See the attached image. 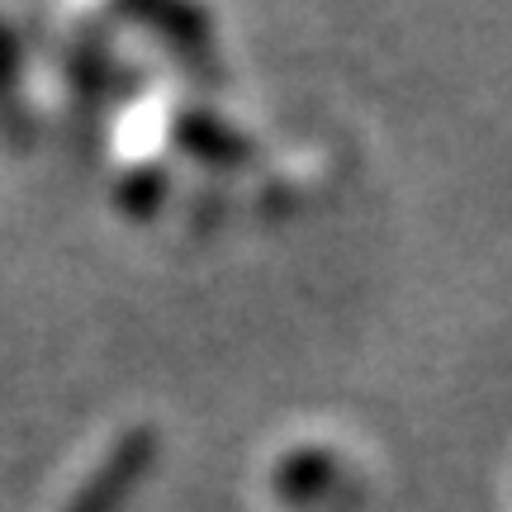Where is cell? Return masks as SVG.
Here are the masks:
<instances>
[{
	"mask_svg": "<svg viewBox=\"0 0 512 512\" xmlns=\"http://www.w3.org/2000/svg\"><path fill=\"white\" fill-rule=\"evenodd\" d=\"M0 138L10 147L34 143V114L24 100V43L0 15Z\"/></svg>",
	"mask_w": 512,
	"mask_h": 512,
	"instance_id": "cell-5",
	"label": "cell"
},
{
	"mask_svg": "<svg viewBox=\"0 0 512 512\" xmlns=\"http://www.w3.org/2000/svg\"><path fill=\"white\" fill-rule=\"evenodd\" d=\"M128 19H143L152 34L162 38L166 48L185 62H214V19L195 10V5H171V0H157V5H128Z\"/></svg>",
	"mask_w": 512,
	"mask_h": 512,
	"instance_id": "cell-4",
	"label": "cell"
},
{
	"mask_svg": "<svg viewBox=\"0 0 512 512\" xmlns=\"http://www.w3.org/2000/svg\"><path fill=\"white\" fill-rule=\"evenodd\" d=\"M171 138L181 152H190L195 162L219 166V171H233V166H247L256 157V143L242 133L238 124H228L219 110L209 105H181L171 114Z\"/></svg>",
	"mask_w": 512,
	"mask_h": 512,
	"instance_id": "cell-3",
	"label": "cell"
},
{
	"mask_svg": "<svg viewBox=\"0 0 512 512\" xmlns=\"http://www.w3.org/2000/svg\"><path fill=\"white\" fill-rule=\"evenodd\" d=\"M62 67H67V86H72L86 105H105L110 95L128 91V67L105 43H95V38L72 43L67 57H62Z\"/></svg>",
	"mask_w": 512,
	"mask_h": 512,
	"instance_id": "cell-6",
	"label": "cell"
},
{
	"mask_svg": "<svg viewBox=\"0 0 512 512\" xmlns=\"http://www.w3.org/2000/svg\"><path fill=\"white\" fill-rule=\"evenodd\" d=\"M271 489L280 503L290 508H328L332 498H342L351 489V470L342 465V456L332 446H294L275 460Z\"/></svg>",
	"mask_w": 512,
	"mask_h": 512,
	"instance_id": "cell-2",
	"label": "cell"
},
{
	"mask_svg": "<svg viewBox=\"0 0 512 512\" xmlns=\"http://www.w3.org/2000/svg\"><path fill=\"white\" fill-rule=\"evenodd\" d=\"M162 456V432L157 427H128L105 446V456L95 460L91 470L81 475V484L72 489L62 512H124L133 503V494L147 484V475L157 470Z\"/></svg>",
	"mask_w": 512,
	"mask_h": 512,
	"instance_id": "cell-1",
	"label": "cell"
},
{
	"mask_svg": "<svg viewBox=\"0 0 512 512\" xmlns=\"http://www.w3.org/2000/svg\"><path fill=\"white\" fill-rule=\"evenodd\" d=\"M171 200V176L157 162H133L114 176V209L128 219H152Z\"/></svg>",
	"mask_w": 512,
	"mask_h": 512,
	"instance_id": "cell-7",
	"label": "cell"
}]
</instances>
